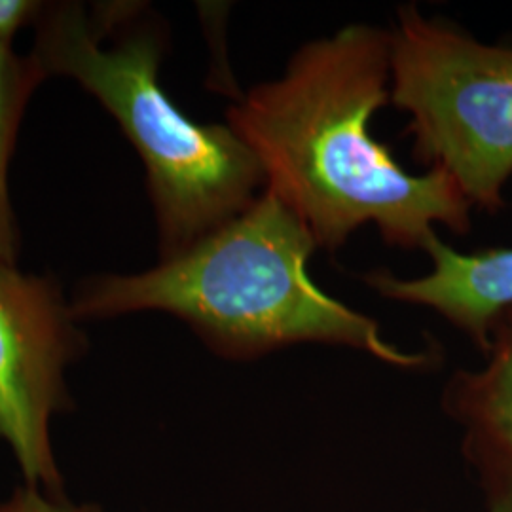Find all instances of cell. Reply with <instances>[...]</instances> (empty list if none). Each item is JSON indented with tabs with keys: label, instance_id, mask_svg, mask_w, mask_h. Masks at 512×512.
<instances>
[{
	"label": "cell",
	"instance_id": "7",
	"mask_svg": "<svg viewBox=\"0 0 512 512\" xmlns=\"http://www.w3.org/2000/svg\"><path fill=\"white\" fill-rule=\"evenodd\" d=\"M423 251L433 260L431 274L401 279L374 270L365 275L366 285L389 300L437 311L486 353L495 321L512 308V247L465 255L433 236Z\"/></svg>",
	"mask_w": 512,
	"mask_h": 512
},
{
	"label": "cell",
	"instance_id": "3",
	"mask_svg": "<svg viewBox=\"0 0 512 512\" xmlns=\"http://www.w3.org/2000/svg\"><path fill=\"white\" fill-rule=\"evenodd\" d=\"M141 4H110V40L80 2L44 4L33 57L71 76L116 118L147 169L160 258L183 255L245 213L266 188L253 148L230 126L192 122L160 84L164 25L135 21Z\"/></svg>",
	"mask_w": 512,
	"mask_h": 512
},
{
	"label": "cell",
	"instance_id": "9",
	"mask_svg": "<svg viewBox=\"0 0 512 512\" xmlns=\"http://www.w3.org/2000/svg\"><path fill=\"white\" fill-rule=\"evenodd\" d=\"M0 512H103L95 505H74L65 495L46 494L33 486H19L0 503Z\"/></svg>",
	"mask_w": 512,
	"mask_h": 512
},
{
	"label": "cell",
	"instance_id": "4",
	"mask_svg": "<svg viewBox=\"0 0 512 512\" xmlns=\"http://www.w3.org/2000/svg\"><path fill=\"white\" fill-rule=\"evenodd\" d=\"M391 105L410 114L414 158L471 207L497 213L512 177V48L403 6L391 31Z\"/></svg>",
	"mask_w": 512,
	"mask_h": 512
},
{
	"label": "cell",
	"instance_id": "6",
	"mask_svg": "<svg viewBox=\"0 0 512 512\" xmlns=\"http://www.w3.org/2000/svg\"><path fill=\"white\" fill-rule=\"evenodd\" d=\"M484 355L482 368L454 372L442 408L463 429L484 512H512V308L495 321Z\"/></svg>",
	"mask_w": 512,
	"mask_h": 512
},
{
	"label": "cell",
	"instance_id": "1",
	"mask_svg": "<svg viewBox=\"0 0 512 512\" xmlns=\"http://www.w3.org/2000/svg\"><path fill=\"white\" fill-rule=\"evenodd\" d=\"M389 101L391 31L357 23L304 44L281 78L256 84L226 120L258 156L266 190L325 251L365 224L406 251H423L435 224L465 236L473 207L454 179L442 169L408 173L370 135Z\"/></svg>",
	"mask_w": 512,
	"mask_h": 512
},
{
	"label": "cell",
	"instance_id": "2",
	"mask_svg": "<svg viewBox=\"0 0 512 512\" xmlns=\"http://www.w3.org/2000/svg\"><path fill=\"white\" fill-rule=\"evenodd\" d=\"M315 249L304 222L264 188L245 213L183 255L143 274L80 283L71 311L76 321L164 311L230 361H251L294 344H330L399 368L431 365L433 353L391 346L374 319L315 287L308 275Z\"/></svg>",
	"mask_w": 512,
	"mask_h": 512
},
{
	"label": "cell",
	"instance_id": "8",
	"mask_svg": "<svg viewBox=\"0 0 512 512\" xmlns=\"http://www.w3.org/2000/svg\"><path fill=\"white\" fill-rule=\"evenodd\" d=\"M46 78L33 55H18L0 44V264L16 266L18 260L19 232L8 194V164L29 97Z\"/></svg>",
	"mask_w": 512,
	"mask_h": 512
},
{
	"label": "cell",
	"instance_id": "10",
	"mask_svg": "<svg viewBox=\"0 0 512 512\" xmlns=\"http://www.w3.org/2000/svg\"><path fill=\"white\" fill-rule=\"evenodd\" d=\"M42 8L35 0H0V44L10 46L21 27L37 23Z\"/></svg>",
	"mask_w": 512,
	"mask_h": 512
},
{
	"label": "cell",
	"instance_id": "5",
	"mask_svg": "<svg viewBox=\"0 0 512 512\" xmlns=\"http://www.w3.org/2000/svg\"><path fill=\"white\" fill-rule=\"evenodd\" d=\"M74 321L57 283L0 264V442L46 494L63 495L52 420L71 408L65 372L86 346Z\"/></svg>",
	"mask_w": 512,
	"mask_h": 512
}]
</instances>
